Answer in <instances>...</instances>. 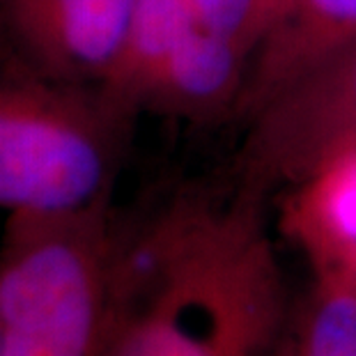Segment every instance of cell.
Wrapping results in <instances>:
<instances>
[{
    "label": "cell",
    "instance_id": "obj_1",
    "mask_svg": "<svg viewBox=\"0 0 356 356\" xmlns=\"http://www.w3.org/2000/svg\"><path fill=\"white\" fill-rule=\"evenodd\" d=\"M283 301L246 207L179 204L120 237L108 356H264Z\"/></svg>",
    "mask_w": 356,
    "mask_h": 356
},
{
    "label": "cell",
    "instance_id": "obj_2",
    "mask_svg": "<svg viewBox=\"0 0 356 356\" xmlns=\"http://www.w3.org/2000/svg\"><path fill=\"white\" fill-rule=\"evenodd\" d=\"M120 234L106 200L12 214L0 251V356H108Z\"/></svg>",
    "mask_w": 356,
    "mask_h": 356
},
{
    "label": "cell",
    "instance_id": "obj_3",
    "mask_svg": "<svg viewBox=\"0 0 356 356\" xmlns=\"http://www.w3.org/2000/svg\"><path fill=\"white\" fill-rule=\"evenodd\" d=\"M111 161L95 127L53 102L0 97V207L74 214L106 200Z\"/></svg>",
    "mask_w": 356,
    "mask_h": 356
},
{
    "label": "cell",
    "instance_id": "obj_4",
    "mask_svg": "<svg viewBox=\"0 0 356 356\" xmlns=\"http://www.w3.org/2000/svg\"><path fill=\"white\" fill-rule=\"evenodd\" d=\"M347 145H356V44L264 106L255 149L269 168L304 177Z\"/></svg>",
    "mask_w": 356,
    "mask_h": 356
},
{
    "label": "cell",
    "instance_id": "obj_5",
    "mask_svg": "<svg viewBox=\"0 0 356 356\" xmlns=\"http://www.w3.org/2000/svg\"><path fill=\"white\" fill-rule=\"evenodd\" d=\"M276 0H138L127 47L111 76L134 90L172 49L204 37H228L260 47Z\"/></svg>",
    "mask_w": 356,
    "mask_h": 356
},
{
    "label": "cell",
    "instance_id": "obj_6",
    "mask_svg": "<svg viewBox=\"0 0 356 356\" xmlns=\"http://www.w3.org/2000/svg\"><path fill=\"white\" fill-rule=\"evenodd\" d=\"M352 44H356V0H276L244 95L262 111Z\"/></svg>",
    "mask_w": 356,
    "mask_h": 356
},
{
    "label": "cell",
    "instance_id": "obj_7",
    "mask_svg": "<svg viewBox=\"0 0 356 356\" xmlns=\"http://www.w3.org/2000/svg\"><path fill=\"white\" fill-rule=\"evenodd\" d=\"M292 204V228L317 269H356V145L320 159Z\"/></svg>",
    "mask_w": 356,
    "mask_h": 356
},
{
    "label": "cell",
    "instance_id": "obj_8",
    "mask_svg": "<svg viewBox=\"0 0 356 356\" xmlns=\"http://www.w3.org/2000/svg\"><path fill=\"white\" fill-rule=\"evenodd\" d=\"M44 47L79 72H113L138 0H26Z\"/></svg>",
    "mask_w": 356,
    "mask_h": 356
},
{
    "label": "cell",
    "instance_id": "obj_9",
    "mask_svg": "<svg viewBox=\"0 0 356 356\" xmlns=\"http://www.w3.org/2000/svg\"><path fill=\"white\" fill-rule=\"evenodd\" d=\"M292 356H356V276L317 269L304 329Z\"/></svg>",
    "mask_w": 356,
    "mask_h": 356
},
{
    "label": "cell",
    "instance_id": "obj_10",
    "mask_svg": "<svg viewBox=\"0 0 356 356\" xmlns=\"http://www.w3.org/2000/svg\"><path fill=\"white\" fill-rule=\"evenodd\" d=\"M350 274H354V276H356V269H354V271H350Z\"/></svg>",
    "mask_w": 356,
    "mask_h": 356
}]
</instances>
